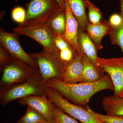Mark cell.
I'll list each match as a JSON object with an SVG mask.
<instances>
[{
  "instance_id": "cell-1",
  "label": "cell",
  "mask_w": 123,
  "mask_h": 123,
  "mask_svg": "<svg viewBox=\"0 0 123 123\" xmlns=\"http://www.w3.org/2000/svg\"><path fill=\"white\" fill-rule=\"evenodd\" d=\"M45 85L57 91L66 99L80 106L86 105L97 92L104 90L114 91L113 83L108 74L99 80L93 82L68 84L59 79H53L48 81Z\"/></svg>"
},
{
  "instance_id": "cell-2",
  "label": "cell",
  "mask_w": 123,
  "mask_h": 123,
  "mask_svg": "<svg viewBox=\"0 0 123 123\" xmlns=\"http://www.w3.org/2000/svg\"><path fill=\"white\" fill-rule=\"evenodd\" d=\"M46 88L37 68L26 80L0 90V102L6 105L16 99L32 95H43L45 94Z\"/></svg>"
},
{
  "instance_id": "cell-3",
  "label": "cell",
  "mask_w": 123,
  "mask_h": 123,
  "mask_svg": "<svg viewBox=\"0 0 123 123\" xmlns=\"http://www.w3.org/2000/svg\"><path fill=\"white\" fill-rule=\"evenodd\" d=\"M30 54L35 61L44 85L50 79H61L67 65L60 58L59 51L43 49L38 53Z\"/></svg>"
},
{
  "instance_id": "cell-4",
  "label": "cell",
  "mask_w": 123,
  "mask_h": 123,
  "mask_svg": "<svg viewBox=\"0 0 123 123\" xmlns=\"http://www.w3.org/2000/svg\"><path fill=\"white\" fill-rule=\"evenodd\" d=\"M45 94L49 99L64 112L82 123H102L94 111L86 106L85 108L71 103L57 91L46 86Z\"/></svg>"
},
{
  "instance_id": "cell-5",
  "label": "cell",
  "mask_w": 123,
  "mask_h": 123,
  "mask_svg": "<svg viewBox=\"0 0 123 123\" xmlns=\"http://www.w3.org/2000/svg\"><path fill=\"white\" fill-rule=\"evenodd\" d=\"M0 68L2 72L0 81V90L26 80L37 69L13 57Z\"/></svg>"
},
{
  "instance_id": "cell-6",
  "label": "cell",
  "mask_w": 123,
  "mask_h": 123,
  "mask_svg": "<svg viewBox=\"0 0 123 123\" xmlns=\"http://www.w3.org/2000/svg\"><path fill=\"white\" fill-rule=\"evenodd\" d=\"M13 31L18 34L25 35L34 40L44 50L50 51H59L55 44V36L46 22L22 23Z\"/></svg>"
},
{
  "instance_id": "cell-7",
  "label": "cell",
  "mask_w": 123,
  "mask_h": 123,
  "mask_svg": "<svg viewBox=\"0 0 123 123\" xmlns=\"http://www.w3.org/2000/svg\"><path fill=\"white\" fill-rule=\"evenodd\" d=\"M60 8L54 0H31L27 4L26 17L23 23L46 22L50 16Z\"/></svg>"
},
{
  "instance_id": "cell-8",
  "label": "cell",
  "mask_w": 123,
  "mask_h": 123,
  "mask_svg": "<svg viewBox=\"0 0 123 123\" xmlns=\"http://www.w3.org/2000/svg\"><path fill=\"white\" fill-rule=\"evenodd\" d=\"M18 34L7 32L2 29L0 30V45L9 52L14 59L19 60L30 66L37 68L33 56L23 50L19 42Z\"/></svg>"
},
{
  "instance_id": "cell-9",
  "label": "cell",
  "mask_w": 123,
  "mask_h": 123,
  "mask_svg": "<svg viewBox=\"0 0 123 123\" xmlns=\"http://www.w3.org/2000/svg\"><path fill=\"white\" fill-rule=\"evenodd\" d=\"M97 66L110 76L114 86V95L120 97L123 94V59H104L98 57Z\"/></svg>"
},
{
  "instance_id": "cell-10",
  "label": "cell",
  "mask_w": 123,
  "mask_h": 123,
  "mask_svg": "<svg viewBox=\"0 0 123 123\" xmlns=\"http://www.w3.org/2000/svg\"><path fill=\"white\" fill-rule=\"evenodd\" d=\"M21 105H27L34 108L42 114L47 121H54L53 110L55 105L46 94L42 95H32L18 99Z\"/></svg>"
},
{
  "instance_id": "cell-11",
  "label": "cell",
  "mask_w": 123,
  "mask_h": 123,
  "mask_svg": "<svg viewBox=\"0 0 123 123\" xmlns=\"http://www.w3.org/2000/svg\"><path fill=\"white\" fill-rule=\"evenodd\" d=\"M65 11L66 27L62 37L70 44L77 54H80L81 53L78 41L79 24L72 12L68 0H65Z\"/></svg>"
},
{
  "instance_id": "cell-12",
  "label": "cell",
  "mask_w": 123,
  "mask_h": 123,
  "mask_svg": "<svg viewBox=\"0 0 123 123\" xmlns=\"http://www.w3.org/2000/svg\"><path fill=\"white\" fill-rule=\"evenodd\" d=\"M82 54H77L72 61L66 65L60 80L68 84L82 82L83 65Z\"/></svg>"
},
{
  "instance_id": "cell-13",
  "label": "cell",
  "mask_w": 123,
  "mask_h": 123,
  "mask_svg": "<svg viewBox=\"0 0 123 123\" xmlns=\"http://www.w3.org/2000/svg\"><path fill=\"white\" fill-rule=\"evenodd\" d=\"M78 41L81 53L88 57L97 66L98 57L97 55L96 47L89 36L79 28Z\"/></svg>"
},
{
  "instance_id": "cell-14",
  "label": "cell",
  "mask_w": 123,
  "mask_h": 123,
  "mask_svg": "<svg viewBox=\"0 0 123 123\" xmlns=\"http://www.w3.org/2000/svg\"><path fill=\"white\" fill-rule=\"evenodd\" d=\"M46 23L55 36L63 34L65 31L66 17L65 10L61 8L52 14Z\"/></svg>"
},
{
  "instance_id": "cell-15",
  "label": "cell",
  "mask_w": 123,
  "mask_h": 123,
  "mask_svg": "<svg viewBox=\"0 0 123 123\" xmlns=\"http://www.w3.org/2000/svg\"><path fill=\"white\" fill-rule=\"evenodd\" d=\"M68 1L79 28L83 30H85L89 24L86 12L87 0H68Z\"/></svg>"
},
{
  "instance_id": "cell-16",
  "label": "cell",
  "mask_w": 123,
  "mask_h": 123,
  "mask_svg": "<svg viewBox=\"0 0 123 123\" xmlns=\"http://www.w3.org/2000/svg\"><path fill=\"white\" fill-rule=\"evenodd\" d=\"M82 60L83 65L82 82L97 81L105 76L104 73L83 54Z\"/></svg>"
},
{
  "instance_id": "cell-17",
  "label": "cell",
  "mask_w": 123,
  "mask_h": 123,
  "mask_svg": "<svg viewBox=\"0 0 123 123\" xmlns=\"http://www.w3.org/2000/svg\"><path fill=\"white\" fill-rule=\"evenodd\" d=\"M102 104L107 115L123 116V98L114 95L106 96L103 99Z\"/></svg>"
},
{
  "instance_id": "cell-18",
  "label": "cell",
  "mask_w": 123,
  "mask_h": 123,
  "mask_svg": "<svg viewBox=\"0 0 123 123\" xmlns=\"http://www.w3.org/2000/svg\"><path fill=\"white\" fill-rule=\"evenodd\" d=\"M86 29L91 39L96 45L99 46L104 36L109 31L108 26L101 23L97 24H89Z\"/></svg>"
},
{
  "instance_id": "cell-19",
  "label": "cell",
  "mask_w": 123,
  "mask_h": 123,
  "mask_svg": "<svg viewBox=\"0 0 123 123\" xmlns=\"http://www.w3.org/2000/svg\"><path fill=\"white\" fill-rule=\"evenodd\" d=\"M46 120L43 116L38 111L28 106L25 114L18 121L21 123H37Z\"/></svg>"
},
{
  "instance_id": "cell-20",
  "label": "cell",
  "mask_w": 123,
  "mask_h": 123,
  "mask_svg": "<svg viewBox=\"0 0 123 123\" xmlns=\"http://www.w3.org/2000/svg\"><path fill=\"white\" fill-rule=\"evenodd\" d=\"M53 117L55 123H79L76 119L66 114L55 105L53 108Z\"/></svg>"
},
{
  "instance_id": "cell-21",
  "label": "cell",
  "mask_w": 123,
  "mask_h": 123,
  "mask_svg": "<svg viewBox=\"0 0 123 123\" xmlns=\"http://www.w3.org/2000/svg\"><path fill=\"white\" fill-rule=\"evenodd\" d=\"M86 8L88 10V17L91 24L100 23L102 16L99 9L89 0H87Z\"/></svg>"
},
{
  "instance_id": "cell-22",
  "label": "cell",
  "mask_w": 123,
  "mask_h": 123,
  "mask_svg": "<svg viewBox=\"0 0 123 123\" xmlns=\"http://www.w3.org/2000/svg\"><path fill=\"white\" fill-rule=\"evenodd\" d=\"M112 42L114 44L118 46L123 53V23L119 27L113 28L111 34Z\"/></svg>"
},
{
  "instance_id": "cell-23",
  "label": "cell",
  "mask_w": 123,
  "mask_h": 123,
  "mask_svg": "<svg viewBox=\"0 0 123 123\" xmlns=\"http://www.w3.org/2000/svg\"><path fill=\"white\" fill-rule=\"evenodd\" d=\"M11 18L15 22L22 24L25 21L26 17V10L21 6H17L12 10Z\"/></svg>"
},
{
  "instance_id": "cell-24",
  "label": "cell",
  "mask_w": 123,
  "mask_h": 123,
  "mask_svg": "<svg viewBox=\"0 0 123 123\" xmlns=\"http://www.w3.org/2000/svg\"><path fill=\"white\" fill-rule=\"evenodd\" d=\"M76 53L72 47L63 49L59 51V56L62 62L67 65L74 59Z\"/></svg>"
},
{
  "instance_id": "cell-25",
  "label": "cell",
  "mask_w": 123,
  "mask_h": 123,
  "mask_svg": "<svg viewBox=\"0 0 123 123\" xmlns=\"http://www.w3.org/2000/svg\"><path fill=\"white\" fill-rule=\"evenodd\" d=\"M101 121L109 123H123V116H110L95 112Z\"/></svg>"
},
{
  "instance_id": "cell-26",
  "label": "cell",
  "mask_w": 123,
  "mask_h": 123,
  "mask_svg": "<svg viewBox=\"0 0 123 123\" xmlns=\"http://www.w3.org/2000/svg\"><path fill=\"white\" fill-rule=\"evenodd\" d=\"M9 52L0 45V67L4 65L12 59Z\"/></svg>"
},
{
  "instance_id": "cell-27",
  "label": "cell",
  "mask_w": 123,
  "mask_h": 123,
  "mask_svg": "<svg viewBox=\"0 0 123 123\" xmlns=\"http://www.w3.org/2000/svg\"><path fill=\"white\" fill-rule=\"evenodd\" d=\"M55 43L56 47L59 51L65 49L72 47L60 35L55 36Z\"/></svg>"
},
{
  "instance_id": "cell-28",
  "label": "cell",
  "mask_w": 123,
  "mask_h": 123,
  "mask_svg": "<svg viewBox=\"0 0 123 123\" xmlns=\"http://www.w3.org/2000/svg\"><path fill=\"white\" fill-rule=\"evenodd\" d=\"M109 23L113 28H117L123 24V18L118 14H114L110 17Z\"/></svg>"
},
{
  "instance_id": "cell-29",
  "label": "cell",
  "mask_w": 123,
  "mask_h": 123,
  "mask_svg": "<svg viewBox=\"0 0 123 123\" xmlns=\"http://www.w3.org/2000/svg\"><path fill=\"white\" fill-rule=\"evenodd\" d=\"M57 2L61 8L65 10V0H54Z\"/></svg>"
},
{
  "instance_id": "cell-30",
  "label": "cell",
  "mask_w": 123,
  "mask_h": 123,
  "mask_svg": "<svg viewBox=\"0 0 123 123\" xmlns=\"http://www.w3.org/2000/svg\"><path fill=\"white\" fill-rule=\"evenodd\" d=\"M120 1L121 15L123 18V0H120Z\"/></svg>"
},
{
  "instance_id": "cell-31",
  "label": "cell",
  "mask_w": 123,
  "mask_h": 123,
  "mask_svg": "<svg viewBox=\"0 0 123 123\" xmlns=\"http://www.w3.org/2000/svg\"><path fill=\"white\" fill-rule=\"evenodd\" d=\"M55 123V121H47V120H46V121H41V122H39V123Z\"/></svg>"
},
{
  "instance_id": "cell-32",
  "label": "cell",
  "mask_w": 123,
  "mask_h": 123,
  "mask_svg": "<svg viewBox=\"0 0 123 123\" xmlns=\"http://www.w3.org/2000/svg\"><path fill=\"white\" fill-rule=\"evenodd\" d=\"M120 97H121V98H123V94L122 95H121V96H120Z\"/></svg>"
},
{
  "instance_id": "cell-33",
  "label": "cell",
  "mask_w": 123,
  "mask_h": 123,
  "mask_svg": "<svg viewBox=\"0 0 123 123\" xmlns=\"http://www.w3.org/2000/svg\"><path fill=\"white\" fill-rule=\"evenodd\" d=\"M102 123H107V122H103V121H102Z\"/></svg>"
},
{
  "instance_id": "cell-34",
  "label": "cell",
  "mask_w": 123,
  "mask_h": 123,
  "mask_svg": "<svg viewBox=\"0 0 123 123\" xmlns=\"http://www.w3.org/2000/svg\"><path fill=\"white\" fill-rule=\"evenodd\" d=\"M20 123V122H19V121H18L17 123Z\"/></svg>"
}]
</instances>
